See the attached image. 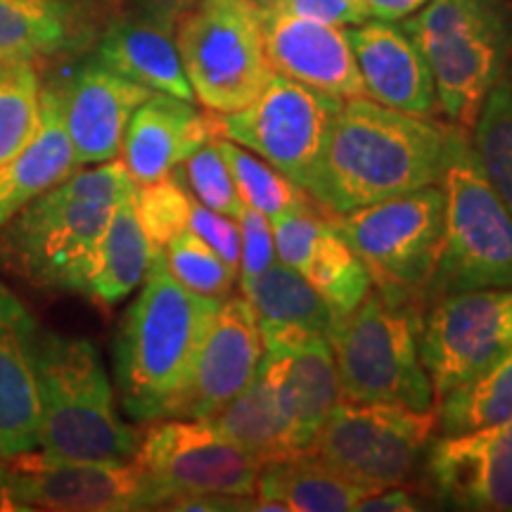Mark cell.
I'll use <instances>...</instances> for the list:
<instances>
[{"label":"cell","mask_w":512,"mask_h":512,"mask_svg":"<svg viewBox=\"0 0 512 512\" xmlns=\"http://www.w3.org/2000/svg\"><path fill=\"white\" fill-rule=\"evenodd\" d=\"M188 228L195 235H200V238L207 242V245L214 249V252L219 254L230 268H235L240 275V223H238V219L221 214V211L204 207L202 202H197L195 197H192Z\"/></svg>","instance_id":"40"},{"label":"cell","mask_w":512,"mask_h":512,"mask_svg":"<svg viewBox=\"0 0 512 512\" xmlns=\"http://www.w3.org/2000/svg\"><path fill=\"white\" fill-rule=\"evenodd\" d=\"M98 36L72 0H0V62L76 57Z\"/></svg>","instance_id":"23"},{"label":"cell","mask_w":512,"mask_h":512,"mask_svg":"<svg viewBox=\"0 0 512 512\" xmlns=\"http://www.w3.org/2000/svg\"><path fill=\"white\" fill-rule=\"evenodd\" d=\"M207 422L261 465L299 453L292 444L285 415L275 401L273 387L261 366L252 382Z\"/></svg>","instance_id":"29"},{"label":"cell","mask_w":512,"mask_h":512,"mask_svg":"<svg viewBox=\"0 0 512 512\" xmlns=\"http://www.w3.org/2000/svg\"><path fill=\"white\" fill-rule=\"evenodd\" d=\"M347 36L370 100L415 117L441 114L430 62L403 27L366 19L347 29Z\"/></svg>","instance_id":"21"},{"label":"cell","mask_w":512,"mask_h":512,"mask_svg":"<svg viewBox=\"0 0 512 512\" xmlns=\"http://www.w3.org/2000/svg\"><path fill=\"white\" fill-rule=\"evenodd\" d=\"M470 143L486 178L512 211V57L486 95Z\"/></svg>","instance_id":"32"},{"label":"cell","mask_w":512,"mask_h":512,"mask_svg":"<svg viewBox=\"0 0 512 512\" xmlns=\"http://www.w3.org/2000/svg\"><path fill=\"white\" fill-rule=\"evenodd\" d=\"M164 261L174 278L188 290L211 299H226L235 283L238 271L230 268L200 235L185 228L164 247Z\"/></svg>","instance_id":"35"},{"label":"cell","mask_w":512,"mask_h":512,"mask_svg":"<svg viewBox=\"0 0 512 512\" xmlns=\"http://www.w3.org/2000/svg\"><path fill=\"white\" fill-rule=\"evenodd\" d=\"M430 0H363L370 19H384V22H403L418 12Z\"/></svg>","instance_id":"44"},{"label":"cell","mask_w":512,"mask_h":512,"mask_svg":"<svg viewBox=\"0 0 512 512\" xmlns=\"http://www.w3.org/2000/svg\"><path fill=\"white\" fill-rule=\"evenodd\" d=\"M41 117V76L34 62H0V164L34 138Z\"/></svg>","instance_id":"34"},{"label":"cell","mask_w":512,"mask_h":512,"mask_svg":"<svg viewBox=\"0 0 512 512\" xmlns=\"http://www.w3.org/2000/svg\"><path fill=\"white\" fill-rule=\"evenodd\" d=\"M190 204V190L185 188L176 171L162 181L136 185L133 207H136L140 228L155 252H164V247L188 228Z\"/></svg>","instance_id":"36"},{"label":"cell","mask_w":512,"mask_h":512,"mask_svg":"<svg viewBox=\"0 0 512 512\" xmlns=\"http://www.w3.org/2000/svg\"><path fill=\"white\" fill-rule=\"evenodd\" d=\"M133 460L157 486L159 510L181 494L254 496L264 467L207 420L190 418L150 422Z\"/></svg>","instance_id":"12"},{"label":"cell","mask_w":512,"mask_h":512,"mask_svg":"<svg viewBox=\"0 0 512 512\" xmlns=\"http://www.w3.org/2000/svg\"><path fill=\"white\" fill-rule=\"evenodd\" d=\"M401 27L430 62L439 112L470 131L512 57V0H430Z\"/></svg>","instance_id":"5"},{"label":"cell","mask_w":512,"mask_h":512,"mask_svg":"<svg viewBox=\"0 0 512 512\" xmlns=\"http://www.w3.org/2000/svg\"><path fill=\"white\" fill-rule=\"evenodd\" d=\"M252 3L259 12H287L337 27H354L370 19L363 0H252Z\"/></svg>","instance_id":"41"},{"label":"cell","mask_w":512,"mask_h":512,"mask_svg":"<svg viewBox=\"0 0 512 512\" xmlns=\"http://www.w3.org/2000/svg\"><path fill=\"white\" fill-rule=\"evenodd\" d=\"M342 100L275 72L252 105L209 112L214 136L233 140L302 185Z\"/></svg>","instance_id":"11"},{"label":"cell","mask_w":512,"mask_h":512,"mask_svg":"<svg viewBox=\"0 0 512 512\" xmlns=\"http://www.w3.org/2000/svg\"><path fill=\"white\" fill-rule=\"evenodd\" d=\"M420 508V498L413 496L408 489H403V486H392V489L377 491V494L363 498L361 505H358V510L368 512H413Z\"/></svg>","instance_id":"43"},{"label":"cell","mask_w":512,"mask_h":512,"mask_svg":"<svg viewBox=\"0 0 512 512\" xmlns=\"http://www.w3.org/2000/svg\"><path fill=\"white\" fill-rule=\"evenodd\" d=\"M422 316L418 306L389 304L370 292L361 306L335 318L328 339L342 399L432 411V382L420 358Z\"/></svg>","instance_id":"7"},{"label":"cell","mask_w":512,"mask_h":512,"mask_svg":"<svg viewBox=\"0 0 512 512\" xmlns=\"http://www.w3.org/2000/svg\"><path fill=\"white\" fill-rule=\"evenodd\" d=\"M133 195L136 190L121 197L114 207L112 219L100 240L91 280H88L86 297L102 306H117L131 297L143 285L152 259L159 254L140 228Z\"/></svg>","instance_id":"28"},{"label":"cell","mask_w":512,"mask_h":512,"mask_svg":"<svg viewBox=\"0 0 512 512\" xmlns=\"http://www.w3.org/2000/svg\"><path fill=\"white\" fill-rule=\"evenodd\" d=\"M174 34L195 100L209 112L252 105L275 74L252 0H197Z\"/></svg>","instance_id":"9"},{"label":"cell","mask_w":512,"mask_h":512,"mask_svg":"<svg viewBox=\"0 0 512 512\" xmlns=\"http://www.w3.org/2000/svg\"><path fill=\"white\" fill-rule=\"evenodd\" d=\"M27 512L29 508L19 501L17 486H15V472H12L10 463L0 458V512Z\"/></svg>","instance_id":"46"},{"label":"cell","mask_w":512,"mask_h":512,"mask_svg":"<svg viewBox=\"0 0 512 512\" xmlns=\"http://www.w3.org/2000/svg\"><path fill=\"white\" fill-rule=\"evenodd\" d=\"M38 444L50 458L131 460L140 434L121 420L110 375L91 339L41 332Z\"/></svg>","instance_id":"4"},{"label":"cell","mask_w":512,"mask_h":512,"mask_svg":"<svg viewBox=\"0 0 512 512\" xmlns=\"http://www.w3.org/2000/svg\"><path fill=\"white\" fill-rule=\"evenodd\" d=\"M60 102L76 162L105 164L121 155L133 112L150 98V88L126 79L95 55L79 57L46 81Z\"/></svg>","instance_id":"16"},{"label":"cell","mask_w":512,"mask_h":512,"mask_svg":"<svg viewBox=\"0 0 512 512\" xmlns=\"http://www.w3.org/2000/svg\"><path fill=\"white\" fill-rule=\"evenodd\" d=\"M441 190L444 245L427 304L453 292L512 287V211L486 178L463 126L453 133Z\"/></svg>","instance_id":"6"},{"label":"cell","mask_w":512,"mask_h":512,"mask_svg":"<svg viewBox=\"0 0 512 512\" xmlns=\"http://www.w3.org/2000/svg\"><path fill=\"white\" fill-rule=\"evenodd\" d=\"M254 309L261 337L328 335L335 313L297 268L275 259L256 278L240 283Z\"/></svg>","instance_id":"27"},{"label":"cell","mask_w":512,"mask_h":512,"mask_svg":"<svg viewBox=\"0 0 512 512\" xmlns=\"http://www.w3.org/2000/svg\"><path fill=\"white\" fill-rule=\"evenodd\" d=\"M302 275L325 299L335 318L347 316L373 292V280H370L366 266L358 259L354 247L335 228L332 216H328L320 230Z\"/></svg>","instance_id":"31"},{"label":"cell","mask_w":512,"mask_h":512,"mask_svg":"<svg viewBox=\"0 0 512 512\" xmlns=\"http://www.w3.org/2000/svg\"><path fill=\"white\" fill-rule=\"evenodd\" d=\"M214 138L209 112L188 100L152 93L128 121L121 162L133 183L145 185L174 174L197 147Z\"/></svg>","instance_id":"22"},{"label":"cell","mask_w":512,"mask_h":512,"mask_svg":"<svg viewBox=\"0 0 512 512\" xmlns=\"http://www.w3.org/2000/svg\"><path fill=\"white\" fill-rule=\"evenodd\" d=\"M434 432V408L339 399L306 451L377 494L413 479Z\"/></svg>","instance_id":"10"},{"label":"cell","mask_w":512,"mask_h":512,"mask_svg":"<svg viewBox=\"0 0 512 512\" xmlns=\"http://www.w3.org/2000/svg\"><path fill=\"white\" fill-rule=\"evenodd\" d=\"M55 93L41 86V117L34 138L10 162L0 164V228L29 202L67 181L79 169Z\"/></svg>","instance_id":"25"},{"label":"cell","mask_w":512,"mask_h":512,"mask_svg":"<svg viewBox=\"0 0 512 512\" xmlns=\"http://www.w3.org/2000/svg\"><path fill=\"white\" fill-rule=\"evenodd\" d=\"M512 344V287L444 294L425 306L420 358L434 401Z\"/></svg>","instance_id":"13"},{"label":"cell","mask_w":512,"mask_h":512,"mask_svg":"<svg viewBox=\"0 0 512 512\" xmlns=\"http://www.w3.org/2000/svg\"><path fill=\"white\" fill-rule=\"evenodd\" d=\"M264 339L261 370L271 382L299 453L311 446L342 399L335 351L328 335H280Z\"/></svg>","instance_id":"17"},{"label":"cell","mask_w":512,"mask_h":512,"mask_svg":"<svg viewBox=\"0 0 512 512\" xmlns=\"http://www.w3.org/2000/svg\"><path fill=\"white\" fill-rule=\"evenodd\" d=\"M197 0H126L124 12L150 19L157 27L166 31H176L178 19L188 12Z\"/></svg>","instance_id":"42"},{"label":"cell","mask_w":512,"mask_h":512,"mask_svg":"<svg viewBox=\"0 0 512 512\" xmlns=\"http://www.w3.org/2000/svg\"><path fill=\"white\" fill-rule=\"evenodd\" d=\"M375 491L351 482L309 451L261 467L256 512H347Z\"/></svg>","instance_id":"26"},{"label":"cell","mask_w":512,"mask_h":512,"mask_svg":"<svg viewBox=\"0 0 512 512\" xmlns=\"http://www.w3.org/2000/svg\"><path fill=\"white\" fill-rule=\"evenodd\" d=\"M95 57L126 79L150 91L195 102V93L185 76L174 31L157 27L150 19L121 12L100 31Z\"/></svg>","instance_id":"24"},{"label":"cell","mask_w":512,"mask_h":512,"mask_svg":"<svg viewBox=\"0 0 512 512\" xmlns=\"http://www.w3.org/2000/svg\"><path fill=\"white\" fill-rule=\"evenodd\" d=\"M444 190L427 185L406 195L332 216L373 280V292L396 306L425 311L441 245H444Z\"/></svg>","instance_id":"8"},{"label":"cell","mask_w":512,"mask_h":512,"mask_svg":"<svg viewBox=\"0 0 512 512\" xmlns=\"http://www.w3.org/2000/svg\"><path fill=\"white\" fill-rule=\"evenodd\" d=\"M221 302L183 287L155 254L114 339V382L133 422L174 418Z\"/></svg>","instance_id":"2"},{"label":"cell","mask_w":512,"mask_h":512,"mask_svg":"<svg viewBox=\"0 0 512 512\" xmlns=\"http://www.w3.org/2000/svg\"><path fill=\"white\" fill-rule=\"evenodd\" d=\"M261 29L273 72L339 100L368 98L344 27L287 12H261Z\"/></svg>","instance_id":"19"},{"label":"cell","mask_w":512,"mask_h":512,"mask_svg":"<svg viewBox=\"0 0 512 512\" xmlns=\"http://www.w3.org/2000/svg\"><path fill=\"white\" fill-rule=\"evenodd\" d=\"M328 211L318 207L316 202L309 200L302 207L285 211V214L271 219L275 254L283 264L297 268L299 273L304 271L306 261H309L311 249L316 245L320 230L328 221Z\"/></svg>","instance_id":"38"},{"label":"cell","mask_w":512,"mask_h":512,"mask_svg":"<svg viewBox=\"0 0 512 512\" xmlns=\"http://www.w3.org/2000/svg\"><path fill=\"white\" fill-rule=\"evenodd\" d=\"M29 510L126 512L157 508V486L136 460H62L46 453L8 458Z\"/></svg>","instance_id":"14"},{"label":"cell","mask_w":512,"mask_h":512,"mask_svg":"<svg viewBox=\"0 0 512 512\" xmlns=\"http://www.w3.org/2000/svg\"><path fill=\"white\" fill-rule=\"evenodd\" d=\"M418 472L427 496L444 508L512 512V420L432 437Z\"/></svg>","instance_id":"15"},{"label":"cell","mask_w":512,"mask_h":512,"mask_svg":"<svg viewBox=\"0 0 512 512\" xmlns=\"http://www.w3.org/2000/svg\"><path fill=\"white\" fill-rule=\"evenodd\" d=\"M216 145H219L230 174H233V181L238 185L242 202L247 207H254L268 219H275V216L302 207L304 202L311 200L302 185L290 181L266 159L249 152L247 147L219 136H216Z\"/></svg>","instance_id":"33"},{"label":"cell","mask_w":512,"mask_h":512,"mask_svg":"<svg viewBox=\"0 0 512 512\" xmlns=\"http://www.w3.org/2000/svg\"><path fill=\"white\" fill-rule=\"evenodd\" d=\"M434 415L439 434L475 432L512 420V344L434 401Z\"/></svg>","instance_id":"30"},{"label":"cell","mask_w":512,"mask_h":512,"mask_svg":"<svg viewBox=\"0 0 512 512\" xmlns=\"http://www.w3.org/2000/svg\"><path fill=\"white\" fill-rule=\"evenodd\" d=\"M456 124L415 117L370 98L342 100L304 190L332 216L441 185Z\"/></svg>","instance_id":"1"},{"label":"cell","mask_w":512,"mask_h":512,"mask_svg":"<svg viewBox=\"0 0 512 512\" xmlns=\"http://www.w3.org/2000/svg\"><path fill=\"white\" fill-rule=\"evenodd\" d=\"M264 339L245 297H226L211 320L190 384L174 418L209 420L252 382Z\"/></svg>","instance_id":"18"},{"label":"cell","mask_w":512,"mask_h":512,"mask_svg":"<svg viewBox=\"0 0 512 512\" xmlns=\"http://www.w3.org/2000/svg\"><path fill=\"white\" fill-rule=\"evenodd\" d=\"M72 3L91 19L93 27L98 31L105 29V24L121 15L126 8V0H72Z\"/></svg>","instance_id":"45"},{"label":"cell","mask_w":512,"mask_h":512,"mask_svg":"<svg viewBox=\"0 0 512 512\" xmlns=\"http://www.w3.org/2000/svg\"><path fill=\"white\" fill-rule=\"evenodd\" d=\"M174 171L185 183V188L192 192V197H197V202L238 219L245 202H242L238 185L233 181V174H230L219 145H216V136L197 147Z\"/></svg>","instance_id":"37"},{"label":"cell","mask_w":512,"mask_h":512,"mask_svg":"<svg viewBox=\"0 0 512 512\" xmlns=\"http://www.w3.org/2000/svg\"><path fill=\"white\" fill-rule=\"evenodd\" d=\"M240 283H247L266 271L278 259L273 242L271 219L256 211L254 207H242L240 216Z\"/></svg>","instance_id":"39"},{"label":"cell","mask_w":512,"mask_h":512,"mask_svg":"<svg viewBox=\"0 0 512 512\" xmlns=\"http://www.w3.org/2000/svg\"><path fill=\"white\" fill-rule=\"evenodd\" d=\"M131 190L124 162L76 171L0 228V268L36 287L86 294L112 211Z\"/></svg>","instance_id":"3"},{"label":"cell","mask_w":512,"mask_h":512,"mask_svg":"<svg viewBox=\"0 0 512 512\" xmlns=\"http://www.w3.org/2000/svg\"><path fill=\"white\" fill-rule=\"evenodd\" d=\"M38 344L41 328L27 304L0 285V458L38 446Z\"/></svg>","instance_id":"20"}]
</instances>
